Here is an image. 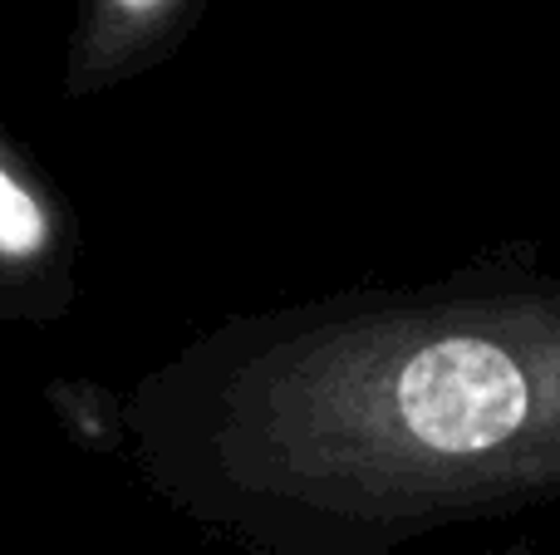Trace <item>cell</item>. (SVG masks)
<instances>
[{
  "label": "cell",
  "instance_id": "cell-1",
  "mask_svg": "<svg viewBox=\"0 0 560 555\" xmlns=\"http://www.w3.org/2000/svg\"><path fill=\"white\" fill-rule=\"evenodd\" d=\"M148 487L256 555H384L560 487V285L242 315L124 409Z\"/></svg>",
  "mask_w": 560,
  "mask_h": 555
},
{
  "label": "cell",
  "instance_id": "cell-3",
  "mask_svg": "<svg viewBox=\"0 0 560 555\" xmlns=\"http://www.w3.org/2000/svg\"><path fill=\"white\" fill-rule=\"evenodd\" d=\"M202 0H74L65 88L94 98L153 69L187 39Z\"/></svg>",
  "mask_w": 560,
  "mask_h": 555
},
{
  "label": "cell",
  "instance_id": "cell-2",
  "mask_svg": "<svg viewBox=\"0 0 560 555\" xmlns=\"http://www.w3.org/2000/svg\"><path fill=\"white\" fill-rule=\"evenodd\" d=\"M79 291V226L45 167L0 128V320H65Z\"/></svg>",
  "mask_w": 560,
  "mask_h": 555
}]
</instances>
